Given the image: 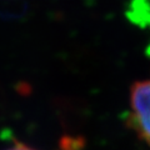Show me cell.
<instances>
[{
	"instance_id": "2",
	"label": "cell",
	"mask_w": 150,
	"mask_h": 150,
	"mask_svg": "<svg viewBox=\"0 0 150 150\" xmlns=\"http://www.w3.org/2000/svg\"><path fill=\"white\" fill-rule=\"evenodd\" d=\"M5 150H36V149L31 148V146H29V145H26V144H24V143L15 142V143L13 144V146L8 148V149H5Z\"/></svg>"
},
{
	"instance_id": "1",
	"label": "cell",
	"mask_w": 150,
	"mask_h": 150,
	"mask_svg": "<svg viewBox=\"0 0 150 150\" xmlns=\"http://www.w3.org/2000/svg\"><path fill=\"white\" fill-rule=\"evenodd\" d=\"M130 125L150 145V80L135 83L130 93Z\"/></svg>"
}]
</instances>
